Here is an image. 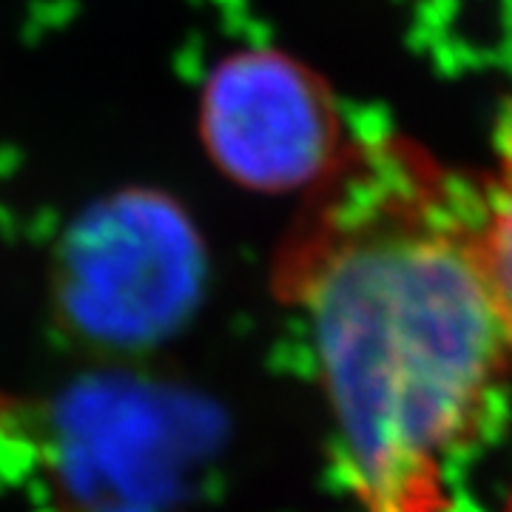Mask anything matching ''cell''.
Here are the masks:
<instances>
[{
	"mask_svg": "<svg viewBox=\"0 0 512 512\" xmlns=\"http://www.w3.org/2000/svg\"><path fill=\"white\" fill-rule=\"evenodd\" d=\"M478 220L481 177L384 137L345 148L276 251L356 512H456L453 467L507 393Z\"/></svg>",
	"mask_w": 512,
	"mask_h": 512,
	"instance_id": "6da1fadb",
	"label": "cell"
},
{
	"mask_svg": "<svg viewBox=\"0 0 512 512\" xmlns=\"http://www.w3.org/2000/svg\"><path fill=\"white\" fill-rule=\"evenodd\" d=\"M205 265L200 231L174 197L148 188L109 194L57 242L49 265L57 330L103 359L151 353L194 316Z\"/></svg>",
	"mask_w": 512,
	"mask_h": 512,
	"instance_id": "7a4b0ae2",
	"label": "cell"
},
{
	"mask_svg": "<svg viewBox=\"0 0 512 512\" xmlns=\"http://www.w3.org/2000/svg\"><path fill=\"white\" fill-rule=\"evenodd\" d=\"M200 140L228 180L259 194L311 191L345 154L325 80L268 49L222 57L208 74Z\"/></svg>",
	"mask_w": 512,
	"mask_h": 512,
	"instance_id": "3957f363",
	"label": "cell"
},
{
	"mask_svg": "<svg viewBox=\"0 0 512 512\" xmlns=\"http://www.w3.org/2000/svg\"><path fill=\"white\" fill-rule=\"evenodd\" d=\"M493 154V171L481 177L478 251L512 350V100L495 120Z\"/></svg>",
	"mask_w": 512,
	"mask_h": 512,
	"instance_id": "277c9868",
	"label": "cell"
},
{
	"mask_svg": "<svg viewBox=\"0 0 512 512\" xmlns=\"http://www.w3.org/2000/svg\"><path fill=\"white\" fill-rule=\"evenodd\" d=\"M57 512H154L143 501H131V498H86V501H74L72 507H60Z\"/></svg>",
	"mask_w": 512,
	"mask_h": 512,
	"instance_id": "5b68a950",
	"label": "cell"
},
{
	"mask_svg": "<svg viewBox=\"0 0 512 512\" xmlns=\"http://www.w3.org/2000/svg\"><path fill=\"white\" fill-rule=\"evenodd\" d=\"M501 512H512V487H510V493H507V498H504V507H501Z\"/></svg>",
	"mask_w": 512,
	"mask_h": 512,
	"instance_id": "8992f818",
	"label": "cell"
}]
</instances>
